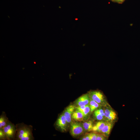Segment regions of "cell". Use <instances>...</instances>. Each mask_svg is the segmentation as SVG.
<instances>
[{"mask_svg": "<svg viewBox=\"0 0 140 140\" xmlns=\"http://www.w3.org/2000/svg\"><path fill=\"white\" fill-rule=\"evenodd\" d=\"M17 131L15 140H33V126L27 125L23 123L16 124Z\"/></svg>", "mask_w": 140, "mask_h": 140, "instance_id": "obj_1", "label": "cell"}, {"mask_svg": "<svg viewBox=\"0 0 140 140\" xmlns=\"http://www.w3.org/2000/svg\"><path fill=\"white\" fill-rule=\"evenodd\" d=\"M114 122H107L104 127L102 130L101 132L107 137L109 136L113 126Z\"/></svg>", "mask_w": 140, "mask_h": 140, "instance_id": "obj_9", "label": "cell"}, {"mask_svg": "<svg viewBox=\"0 0 140 140\" xmlns=\"http://www.w3.org/2000/svg\"><path fill=\"white\" fill-rule=\"evenodd\" d=\"M67 123L62 113L58 116L55 123L54 125L57 129L61 132H64L66 131Z\"/></svg>", "mask_w": 140, "mask_h": 140, "instance_id": "obj_5", "label": "cell"}, {"mask_svg": "<svg viewBox=\"0 0 140 140\" xmlns=\"http://www.w3.org/2000/svg\"><path fill=\"white\" fill-rule=\"evenodd\" d=\"M90 140H96L97 134L94 133H89Z\"/></svg>", "mask_w": 140, "mask_h": 140, "instance_id": "obj_18", "label": "cell"}, {"mask_svg": "<svg viewBox=\"0 0 140 140\" xmlns=\"http://www.w3.org/2000/svg\"><path fill=\"white\" fill-rule=\"evenodd\" d=\"M75 108L74 105H70L66 108L63 113L67 123H71L72 115Z\"/></svg>", "mask_w": 140, "mask_h": 140, "instance_id": "obj_8", "label": "cell"}, {"mask_svg": "<svg viewBox=\"0 0 140 140\" xmlns=\"http://www.w3.org/2000/svg\"><path fill=\"white\" fill-rule=\"evenodd\" d=\"M89 104L91 112H92L101 106L96 101L91 99Z\"/></svg>", "mask_w": 140, "mask_h": 140, "instance_id": "obj_14", "label": "cell"}, {"mask_svg": "<svg viewBox=\"0 0 140 140\" xmlns=\"http://www.w3.org/2000/svg\"><path fill=\"white\" fill-rule=\"evenodd\" d=\"M0 140H8L7 136L3 129H0Z\"/></svg>", "mask_w": 140, "mask_h": 140, "instance_id": "obj_16", "label": "cell"}, {"mask_svg": "<svg viewBox=\"0 0 140 140\" xmlns=\"http://www.w3.org/2000/svg\"><path fill=\"white\" fill-rule=\"evenodd\" d=\"M125 0H113V2L119 4L123 3Z\"/></svg>", "mask_w": 140, "mask_h": 140, "instance_id": "obj_22", "label": "cell"}, {"mask_svg": "<svg viewBox=\"0 0 140 140\" xmlns=\"http://www.w3.org/2000/svg\"><path fill=\"white\" fill-rule=\"evenodd\" d=\"M110 106H107L104 109L105 120L107 122H113L117 118L116 113Z\"/></svg>", "mask_w": 140, "mask_h": 140, "instance_id": "obj_6", "label": "cell"}, {"mask_svg": "<svg viewBox=\"0 0 140 140\" xmlns=\"http://www.w3.org/2000/svg\"><path fill=\"white\" fill-rule=\"evenodd\" d=\"M94 114L96 119L97 120L101 121L105 120L104 117L101 114L94 112Z\"/></svg>", "mask_w": 140, "mask_h": 140, "instance_id": "obj_17", "label": "cell"}, {"mask_svg": "<svg viewBox=\"0 0 140 140\" xmlns=\"http://www.w3.org/2000/svg\"><path fill=\"white\" fill-rule=\"evenodd\" d=\"M6 135L8 140H15L17 131L16 125L10 121L3 129Z\"/></svg>", "mask_w": 140, "mask_h": 140, "instance_id": "obj_3", "label": "cell"}, {"mask_svg": "<svg viewBox=\"0 0 140 140\" xmlns=\"http://www.w3.org/2000/svg\"><path fill=\"white\" fill-rule=\"evenodd\" d=\"M107 139L106 137L103 135L97 134L96 140H105Z\"/></svg>", "mask_w": 140, "mask_h": 140, "instance_id": "obj_20", "label": "cell"}, {"mask_svg": "<svg viewBox=\"0 0 140 140\" xmlns=\"http://www.w3.org/2000/svg\"><path fill=\"white\" fill-rule=\"evenodd\" d=\"M107 121H100L97 122L95 125H94L93 131L95 132H101V131Z\"/></svg>", "mask_w": 140, "mask_h": 140, "instance_id": "obj_10", "label": "cell"}, {"mask_svg": "<svg viewBox=\"0 0 140 140\" xmlns=\"http://www.w3.org/2000/svg\"><path fill=\"white\" fill-rule=\"evenodd\" d=\"M82 124L85 131L89 132L93 131L94 125L92 121L89 120L86 121Z\"/></svg>", "mask_w": 140, "mask_h": 140, "instance_id": "obj_13", "label": "cell"}, {"mask_svg": "<svg viewBox=\"0 0 140 140\" xmlns=\"http://www.w3.org/2000/svg\"><path fill=\"white\" fill-rule=\"evenodd\" d=\"M110 0V1H112V2H113V0Z\"/></svg>", "mask_w": 140, "mask_h": 140, "instance_id": "obj_23", "label": "cell"}, {"mask_svg": "<svg viewBox=\"0 0 140 140\" xmlns=\"http://www.w3.org/2000/svg\"><path fill=\"white\" fill-rule=\"evenodd\" d=\"M85 131L82 124L76 122L71 123L70 133L72 136L75 137L80 136Z\"/></svg>", "mask_w": 140, "mask_h": 140, "instance_id": "obj_4", "label": "cell"}, {"mask_svg": "<svg viewBox=\"0 0 140 140\" xmlns=\"http://www.w3.org/2000/svg\"><path fill=\"white\" fill-rule=\"evenodd\" d=\"M90 100L88 93L82 95L78 98L75 101V104L77 106L87 105L89 104Z\"/></svg>", "mask_w": 140, "mask_h": 140, "instance_id": "obj_7", "label": "cell"}, {"mask_svg": "<svg viewBox=\"0 0 140 140\" xmlns=\"http://www.w3.org/2000/svg\"><path fill=\"white\" fill-rule=\"evenodd\" d=\"M9 121L5 112H2L0 116V129H2Z\"/></svg>", "mask_w": 140, "mask_h": 140, "instance_id": "obj_11", "label": "cell"}, {"mask_svg": "<svg viewBox=\"0 0 140 140\" xmlns=\"http://www.w3.org/2000/svg\"><path fill=\"white\" fill-rule=\"evenodd\" d=\"M82 140H90L89 134L85 135L80 139Z\"/></svg>", "mask_w": 140, "mask_h": 140, "instance_id": "obj_21", "label": "cell"}, {"mask_svg": "<svg viewBox=\"0 0 140 140\" xmlns=\"http://www.w3.org/2000/svg\"><path fill=\"white\" fill-rule=\"evenodd\" d=\"M80 112L82 114L84 118H86L90 112L89 104L87 105L85 108Z\"/></svg>", "mask_w": 140, "mask_h": 140, "instance_id": "obj_15", "label": "cell"}, {"mask_svg": "<svg viewBox=\"0 0 140 140\" xmlns=\"http://www.w3.org/2000/svg\"><path fill=\"white\" fill-rule=\"evenodd\" d=\"M90 99L93 100L101 106L106 107L109 106L106 97L101 91L96 90L89 91L88 93Z\"/></svg>", "mask_w": 140, "mask_h": 140, "instance_id": "obj_2", "label": "cell"}, {"mask_svg": "<svg viewBox=\"0 0 140 140\" xmlns=\"http://www.w3.org/2000/svg\"><path fill=\"white\" fill-rule=\"evenodd\" d=\"M94 112L101 114L104 117V111L103 109L100 108H98L94 110Z\"/></svg>", "mask_w": 140, "mask_h": 140, "instance_id": "obj_19", "label": "cell"}, {"mask_svg": "<svg viewBox=\"0 0 140 140\" xmlns=\"http://www.w3.org/2000/svg\"><path fill=\"white\" fill-rule=\"evenodd\" d=\"M72 118L75 121H82L84 118L82 113L76 110L73 113Z\"/></svg>", "mask_w": 140, "mask_h": 140, "instance_id": "obj_12", "label": "cell"}]
</instances>
